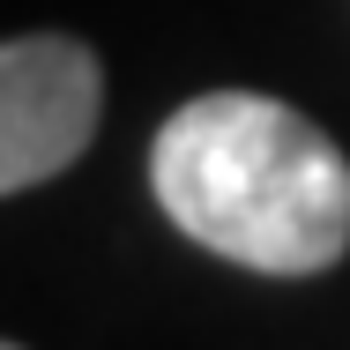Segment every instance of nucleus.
Wrapping results in <instances>:
<instances>
[{"mask_svg":"<svg viewBox=\"0 0 350 350\" xmlns=\"http://www.w3.org/2000/svg\"><path fill=\"white\" fill-rule=\"evenodd\" d=\"M149 194L202 254L254 276H321L350 254V157L261 90L179 105L149 142Z\"/></svg>","mask_w":350,"mask_h":350,"instance_id":"nucleus-1","label":"nucleus"},{"mask_svg":"<svg viewBox=\"0 0 350 350\" xmlns=\"http://www.w3.org/2000/svg\"><path fill=\"white\" fill-rule=\"evenodd\" d=\"M105 68L82 38L30 30L0 45V202L60 179L97 142Z\"/></svg>","mask_w":350,"mask_h":350,"instance_id":"nucleus-2","label":"nucleus"},{"mask_svg":"<svg viewBox=\"0 0 350 350\" xmlns=\"http://www.w3.org/2000/svg\"><path fill=\"white\" fill-rule=\"evenodd\" d=\"M0 350H8V336H0Z\"/></svg>","mask_w":350,"mask_h":350,"instance_id":"nucleus-3","label":"nucleus"}]
</instances>
